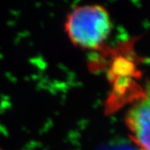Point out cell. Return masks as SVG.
I'll use <instances>...</instances> for the list:
<instances>
[{
    "instance_id": "2",
    "label": "cell",
    "mask_w": 150,
    "mask_h": 150,
    "mask_svg": "<svg viewBox=\"0 0 150 150\" xmlns=\"http://www.w3.org/2000/svg\"><path fill=\"white\" fill-rule=\"evenodd\" d=\"M125 120L136 146L139 150H150V85L129 108Z\"/></svg>"
},
{
    "instance_id": "1",
    "label": "cell",
    "mask_w": 150,
    "mask_h": 150,
    "mask_svg": "<svg viewBox=\"0 0 150 150\" xmlns=\"http://www.w3.org/2000/svg\"><path fill=\"white\" fill-rule=\"evenodd\" d=\"M65 27L73 44L96 49L110 35L112 23L106 8L91 4L74 8L67 15Z\"/></svg>"
},
{
    "instance_id": "3",
    "label": "cell",
    "mask_w": 150,
    "mask_h": 150,
    "mask_svg": "<svg viewBox=\"0 0 150 150\" xmlns=\"http://www.w3.org/2000/svg\"><path fill=\"white\" fill-rule=\"evenodd\" d=\"M110 150H139V149L136 146H132L128 143H123L119 146H115L110 148Z\"/></svg>"
},
{
    "instance_id": "4",
    "label": "cell",
    "mask_w": 150,
    "mask_h": 150,
    "mask_svg": "<svg viewBox=\"0 0 150 150\" xmlns=\"http://www.w3.org/2000/svg\"><path fill=\"white\" fill-rule=\"evenodd\" d=\"M0 150H4V149H3L1 148V147H0Z\"/></svg>"
}]
</instances>
